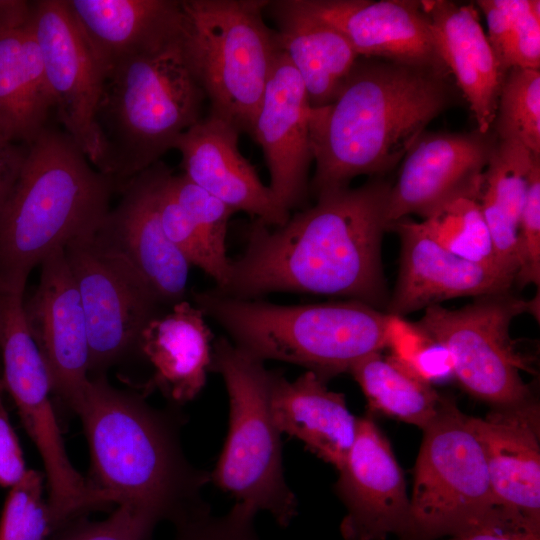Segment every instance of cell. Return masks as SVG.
<instances>
[{
    "label": "cell",
    "mask_w": 540,
    "mask_h": 540,
    "mask_svg": "<svg viewBox=\"0 0 540 540\" xmlns=\"http://www.w3.org/2000/svg\"><path fill=\"white\" fill-rule=\"evenodd\" d=\"M391 184L376 178L317 194L278 227L253 219L216 292L238 299L272 293L344 297L381 309L388 295L381 260Z\"/></svg>",
    "instance_id": "1"
},
{
    "label": "cell",
    "mask_w": 540,
    "mask_h": 540,
    "mask_svg": "<svg viewBox=\"0 0 540 540\" xmlns=\"http://www.w3.org/2000/svg\"><path fill=\"white\" fill-rule=\"evenodd\" d=\"M445 70L359 57L334 100L311 108L315 172L309 192L349 186L360 175L395 167L447 109L453 91Z\"/></svg>",
    "instance_id": "2"
},
{
    "label": "cell",
    "mask_w": 540,
    "mask_h": 540,
    "mask_svg": "<svg viewBox=\"0 0 540 540\" xmlns=\"http://www.w3.org/2000/svg\"><path fill=\"white\" fill-rule=\"evenodd\" d=\"M73 411L89 446V481L106 504L129 505L173 525L209 509L202 491L210 472L189 462L176 413L101 374L89 377Z\"/></svg>",
    "instance_id": "3"
},
{
    "label": "cell",
    "mask_w": 540,
    "mask_h": 540,
    "mask_svg": "<svg viewBox=\"0 0 540 540\" xmlns=\"http://www.w3.org/2000/svg\"><path fill=\"white\" fill-rule=\"evenodd\" d=\"M116 180L66 133L44 128L28 145L0 213V288L25 289L32 269L110 211Z\"/></svg>",
    "instance_id": "4"
},
{
    "label": "cell",
    "mask_w": 540,
    "mask_h": 540,
    "mask_svg": "<svg viewBox=\"0 0 540 540\" xmlns=\"http://www.w3.org/2000/svg\"><path fill=\"white\" fill-rule=\"evenodd\" d=\"M193 297L239 349L262 361L300 365L326 382L386 349L390 314L360 301L279 305L214 289Z\"/></svg>",
    "instance_id": "5"
},
{
    "label": "cell",
    "mask_w": 540,
    "mask_h": 540,
    "mask_svg": "<svg viewBox=\"0 0 540 540\" xmlns=\"http://www.w3.org/2000/svg\"><path fill=\"white\" fill-rule=\"evenodd\" d=\"M205 100L185 55L183 33L113 68L96 115L100 172L129 180L159 162L203 118Z\"/></svg>",
    "instance_id": "6"
},
{
    "label": "cell",
    "mask_w": 540,
    "mask_h": 540,
    "mask_svg": "<svg viewBox=\"0 0 540 540\" xmlns=\"http://www.w3.org/2000/svg\"><path fill=\"white\" fill-rule=\"evenodd\" d=\"M269 0H180L183 47L210 104L209 116L251 135L277 56L263 19Z\"/></svg>",
    "instance_id": "7"
},
{
    "label": "cell",
    "mask_w": 540,
    "mask_h": 540,
    "mask_svg": "<svg viewBox=\"0 0 540 540\" xmlns=\"http://www.w3.org/2000/svg\"><path fill=\"white\" fill-rule=\"evenodd\" d=\"M210 370L222 376L229 401L228 433L211 482L236 504L287 527L298 501L284 476L281 433L270 410V371L226 337L213 341Z\"/></svg>",
    "instance_id": "8"
},
{
    "label": "cell",
    "mask_w": 540,
    "mask_h": 540,
    "mask_svg": "<svg viewBox=\"0 0 540 540\" xmlns=\"http://www.w3.org/2000/svg\"><path fill=\"white\" fill-rule=\"evenodd\" d=\"M422 431L406 537L439 540L478 524L497 506L482 445L453 399L443 398Z\"/></svg>",
    "instance_id": "9"
},
{
    "label": "cell",
    "mask_w": 540,
    "mask_h": 540,
    "mask_svg": "<svg viewBox=\"0 0 540 540\" xmlns=\"http://www.w3.org/2000/svg\"><path fill=\"white\" fill-rule=\"evenodd\" d=\"M525 313L538 316V295L525 300L505 291L458 309L430 306L417 324L449 352L462 388L495 408L532 397L521 376L529 362L510 335L513 319Z\"/></svg>",
    "instance_id": "10"
},
{
    "label": "cell",
    "mask_w": 540,
    "mask_h": 540,
    "mask_svg": "<svg viewBox=\"0 0 540 540\" xmlns=\"http://www.w3.org/2000/svg\"><path fill=\"white\" fill-rule=\"evenodd\" d=\"M94 232L69 241L64 253L82 303L89 342V372H100L132 349L160 301L106 249Z\"/></svg>",
    "instance_id": "11"
},
{
    "label": "cell",
    "mask_w": 540,
    "mask_h": 540,
    "mask_svg": "<svg viewBox=\"0 0 540 540\" xmlns=\"http://www.w3.org/2000/svg\"><path fill=\"white\" fill-rule=\"evenodd\" d=\"M31 22L58 117L100 171L103 152L96 115L105 77L66 0L32 1Z\"/></svg>",
    "instance_id": "12"
},
{
    "label": "cell",
    "mask_w": 540,
    "mask_h": 540,
    "mask_svg": "<svg viewBox=\"0 0 540 540\" xmlns=\"http://www.w3.org/2000/svg\"><path fill=\"white\" fill-rule=\"evenodd\" d=\"M335 490L346 508L343 540L406 537L410 498L391 444L370 413L358 417L354 443L338 470Z\"/></svg>",
    "instance_id": "13"
},
{
    "label": "cell",
    "mask_w": 540,
    "mask_h": 540,
    "mask_svg": "<svg viewBox=\"0 0 540 540\" xmlns=\"http://www.w3.org/2000/svg\"><path fill=\"white\" fill-rule=\"evenodd\" d=\"M160 161L129 179L121 200L102 220L96 239L151 289L160 303L185 296L190 264L169 241L157 209Z\"/></svg>",
    "instance_id": "14"
},
{
    "label": "cell",
    "mask_w": 540,
    "mask_h": 540,
    "mask_svg": "<svg viewBox=\"0 0 540 540\" xmlns=\"http://www.w3.org/2000/svg\"><path fill=\"white\" fill-rule=\"evenodd\" d=\"M40 266L38 287L24 302L25 317L53 393L74 410L89 380V342L82 303L64 248L52 252Z\"/></svg>",
    "instance_id": "15"
},
{
    "label": "cell",
    "mask_w": 540,
    "mask_h": 540,
    "mask_svg": "<svg viewBox=\"0 0 540 540\" xmlns=\"http://www.w3.org/2000/svg\"><path fill=\"white\" fill-rule=\"evenodd\" d=\"M496 142L492 131L423 132L403 158L390 188L388 224L408 215L425 218L455 194L482 184Z\"/></svg>",
    "instance_id": "16"
},
{
    "label": "cell",
    "mask_w": 540,
    "mask_h": 540,
    "mask_svg": "<svg viewBox=\"0 0 540 540\" xmlns=\"http://www.w3.org/2000/svg\"><path fill=\"white\" fill-rule=\"evenodd\" d=\"M310 110L304 84L282 50L269 75L250 136L262 148L270 189L288 211L303 206L310 194Z\"/></svg>",
    "instance_id": "17"
},
{
    "label": "cell",
    "mask_w": 540,
    "mask_h": 540,
    "mask_svg": "<svg viewBox=\"0 0 540 540\" xmlns=\"http://www.w3.org/2000/svg\"><path fill=\"white\" fill-rule=\"evenodd\" d=\"M400 239V264L386 312L404 317L458 297H481L510 291L515 278L470 262L438 245L420 222L407 217L388 224Z\"/></svg>",
    "instance_id": "18"
},
{
    "label": "cell",
    "mask_w": 540,
    "mask_h": 540,
    "mask_svg": "<svg viewBox=\"0 0 540 540\" xmlns=\"http://www.w3.org/2000/svg\"><path fill=\"white\" fill-rule=\"evenodd\" d=\"M340 31L359 57L447 71L433 46L428 17L415 0H291ZM448 72V71H447Z\"/></svg>",
    "instance_id": "19"
},
{
    "label": "cell",
    "mask_w": 540,
    "mask_h": 540,
    "mask_svg": "<svg viewBox=\"0 0 540 540\" xmlns=\"http://www.w3.org/2000/svg\"><path fill=\"white\" fill-rule=\"evenodd\" d=\"M239 134L220 119L203 117L173 145L181 154L183 175L234 212L244 211L270 227L282 226L290 211L278 202L255 167L241 154Z\"/></svg>",
    "instance_id": "20"
},
{
    "label": "cell",
    "mask_w": 540,
    "mask_h": 540,
    "mask_svg": "<svg viewBox=\"0 0 540 540\" xmlns=\"http://www.w3.org/2000/svg\"><path fill=\"white\" fill-rule=\"evenodd\" d=\"M497 507L540 524V409L531 397L469 416Z\"/></svg>",
    "instance_id": "21"
},
{
    "label": "cell",
    "mask_w": 540,
    "mask_h": 540,
    "mask_svg": "<svg viewBox=\"0 0 540 540\" xmlns=\"http://www.w3.org/2000/svg\"><path fill=\"white\" fill-rule=\"evenodd\" d=\"M52 108L31 2L0 0V143L30 144Z\"/></svg>",
    "instance_id": "22"
},
{
    "label": "cell",
    "mask_w": 540,
    "mask_h": 540,
    "mask_svg": "<svg viewBox=\"0 0 540 540\" xmlns=\"http://www.w3.org/2000/svg\"><path fill=\"white\" fill-rule=\"evenodd\" d=\"M434 49L453 74L476 120V129L492 131L505 78L472 4L424 0Z\"/></svg>",
    "instance_id": "23"
},
{
    "label": "cell",
    "mask_w": 540,
    "mask_h": 540,
    "mask_svg": "<svg viewBox=\"0 0 540 540\" xmlns=\"http://www.w3.org/2000/svg\"><path fill=\"white\" fill-rule=\"evenodd\" d=\"M104 77L183 33L177 0H66Z\"/></svg>",
    "instance_id": "24"
},
{
    "label": "cell",
    "mask_w": 540,
    "mask_h": 540,
    "mask_svg": "<svg viewBox=\"0 0 540 540\" xmlns=\"http://www.w3.org/2000/svg\"><path fill=\"white\" fill-rule=\"evenodd\" d=\"M326 383L311 371L294 381L270 371V410L281 434L295 437L339 470L354 443L358 417L349 411L344 394Z\"/></svg>",
    "instance_id": "25"
},
{
    "label": "cell",
    "mask_w": 540,
    "mask_h": 540,
    "mask_svg": "<svg viewBox=\"0 0 540 540\" xmlns=\"http://www.w3.org/2000/svg\"><path fill=\"white\" fill-rule=\"evenodd\" d=\"M203 312L182 300L143 328L137 348L153 367L150 385L175 406L193 400L211 367L213 336Z\"/></svg>",
    "instance_id": "26"
},
{
    "label": "cell",
    "mask_w": 540,
    "mask_h": 540,
    "mask_svg": "<svg viewBox=\"0 0 540 540\" xmlns=\"http://www.w3.org/2000/svg\"><path fill=\"white\" fill-rule=\"evenodd\" d=\"M281 49L299 74L311 108L331 103L358 54L336 28L296 8L291 0L268 1Z\"/></svg>",
    "instance_id": "27"
},
{
    "label": "cell",
    "mask_w": 540,
    "mask_h": 540,
    "mask_svg": "<svg viewBox=\"0 0 540 540\" xmlns=\"http://www.w3.org/2000/svg\"><path fill=\"white\" fill-rule=\"evenodd\" d=\"M360 386L371 415L381 414L424 429L436 416L444 396L382 352L373 353L349 370Z\"/></svg>",
    "instance_id": "28"
},
{
    "label": "cell",
    "mask_w": 540,
    "mask_h": 540,
    "mask_svg": "<svg viewBox=\"0 0 540 540\" xmlns=\"http://www.w3.org/2000/svg\"><path fill=\"white\" fill-rule=\"evenodd\" d=\"M482 184L445 200L420 223L427 234L448 252L505 272L498 265L482 213Z\"/></svg>",
    "instance_id": "29"
},
{
    "label": "cell",
    "mask_w": 540,
    "mask_h": 540,
    "mask_svg": "<svg viewBox=\"0 0 540 540\" xmlns=\"http://www.w3.org/2000/svg\"><path fill=\"white\" fill-rule=\"evenodd\" d=\"M488 41L504 75L513 67H540V1L480 0Z\"/></svg>",
    "instance_id": "30"
},
{
    "label": "cell",
    "mask_w": 540,
    "mask_h": 540,
    "mask_svg": "<svg viewBox=\"0 0 540 540\" xmlns=\"http://www.w3.org/2000/svg\"><path fill=\"white\" fill-rule=\"evenodd\" d=\"M492 130L499 139L522 143L540 156V71L513 67L501 87Z\"/></svg>",
    "instance_id": "31"
},
{
    "label": "cell",
    "mask_w": 540,
    "mask_h": 540,
    "mask_svg": "<svg viewBox=\"0 0 540 540\" xmlns=\"http://www.w3.org/2000/svg\"><path fill=\"white\" fill-rule=\"evenodd\" d=\"M540 156L522 143L499 139L483 173V192L500 206L518 227L521 209Z\"/></svg>",
    "instance_id": "32"
},
{
    "label": "cell",
    "mask_w": 540,
    "mask_h": 540,
    "mask_svg": "<svg viewBox=\"0 0 540 540\" xmlns=\"http://www.w3.org/2000/svg\"><path fill=\"white\" fill-rule=\"evenodd\" d=\"M386 348L396 362L429 383L453 375L449 352L417 322L390 314Z\"/></svg>",
    "instance_id": "33"
},
{
    "label": "cell",
    "mask_w": 540,
    "mask_h": 540,
    "mask_svg": "<svg viewBox=\"0 0 540 540\" xmlns=\"http://www.w3.org/2000/svg\"><path fill=\"white\" fill-rule=\"evenodd\" d=\"M172 172L160 163L157 182V209L164 233L190 265L199 267L222 288L227 274L214 261L192 221L176 199L171 186Z\"/></svg>",
    "instance_id": "34"
},
{
    "label": "cell",
    "mask_w": 540,
    "mask_h": 540,
    "mask_svg": "<svg viewBox=\"0 0 540 540\" xmlns=\"http://www.w3.org/2000/svg\"><path fill=\"white\" fill-rule=\"evenodd\" d=\"M171 189L186 211L217 265L229 274L226 254L228 222L234 211L218 198L192 183L185 175L170 176Z\"/></svg>",
    "instance_id": "35"
},
{
    "label": "cell",
    "mask_w": 540,
    "mask_h": 540,
    "mask_svg": "<svg viewBox=\"0 0 540 540\" xmlns=\"http://www.w3.org/2000/svg\"><path fill=\"white\" fill-rule=\"evenodd\" d=\"M43 491V476L33 469L11 486L1 516L0 540L44 539L51 529Z\"/></svg>",
    "instance_id": "36"
},
{
    "label": "cell",
    "mask_w": 540,
    "mask_h": 540,
    "mask_svg": "<svg viewBox=\"0 0 540 540\" xmlns=\"http://www.w3.org/2000/svg\"><path fill=\"white\" fill-rule=\"evenodd\" d=\"M256 515L236 503L222 516L208 509L175 524L172 540H259L254 528Z\"/></svg>",
    "instance_id": "37"
},
{
    "label": "cell",
    "mask_w": 540,
    "mask_h": 540,
    "mask_svg": "<svg viewBox=\"0 0 540 540\" xmlns=\"http://www.w3.org/2000/svg\"><path fill=\"white\" fill-rule=\"evenodd\" d=\"M520 286L540 284V167L533 174L518 223V270Z\"/></svg>",
    "instance_id": "38"
},
{
    "label": "cell",
    "mask_w": 540,
    "mask_h": 540,
    "mask_svg": "<svg viewBox=\"0 0 540 540\" xmlns=\"http://www.w3.org/2000/svg\"><path fill=\"white\" fill-rule=\"evenodd\" d=\"M158 524L147 513L122 504L106 519L82 523L62 540H148Z\"/></svg>",
    "instance_id": "39"
},
{
    "label": "cell",
    "mask_w": 540,
    "mask_h": 540,
    "mask_svg": "<svg viewBox=\"0 0 540 540\" xmlns=\"http://www.w3.org/2000/svg\"><path fill=\"white\" fill-rule=\"evenodd\" d=\"M439 540H540V524L497 507L478 524Z\"/></svg>",
    "instance_id": "40"
},
{
    "label": "cell",
    "mask_w": 540,
    "mask_h": 540,
    "mask_svg": "<svg viewBox=\"0 0 540 540\" xmlns=\"http://www.w3.org/2000/svg\"><path fill=\"white\" fill-rule=\"evenodd\" d=\"M26 470L19 440L0 394V486L11 487Z\"/></svg>",
    "instance_id": "41"
},
{
    "label": "cell",
    "mask_w": 540,
    "mask_h": 540,
    "mask_svg": "<svg viewBox=\"0 0 540 540\" xmlns=\"http://www.w3.org/2000/svg\"><path fill=\"white\" fill-rule=\"evenodd\" d=\"M26 146L0 143V213L14 187Z\"/></svg>",
    "instance_id": "42"
},
{
    "label": "cell",
    "mask_w": 540,
    "mask_h": 540,
    "mask_svg": "<svg viewBox=\"0 0 540 540\" xmlns=\"http://www.w3.org/2000/svg\"><path fill=\"white\" fill-rule=\"evenodd\" d=\"M4 391H5L4 384L0 376V394L2 395Z\"/></svg>",
    "instance_id": "43"
},
{
    "label": "cell",
    "mask_w": 540,
    "mask_h": 540,
    "mask_svg": "<svg viewBox=\"0 0 540 540\" xmlns=\"http://www.w3.org/2000/svg\"><path fill=\"white\" fill-rule=\"evenodd\" d=\"M397 540H419V539H415V538H411V537H399V538H397Z\"/></svg>",
    "instance_id": "44"
}]
</instances>
